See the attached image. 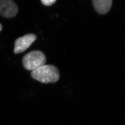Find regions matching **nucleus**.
Wrapping results in <instances>:
<instances>
[{
  "label": "nucleus",
  "mask_w": 125,
  "mask_h": 125,
  "mask_svg": "<svg viewBox=\"0 0 125 125\" xmlns=\"http://www.w3.org/2000/svg\"><path fill=\"white\" fill-rule=\"evenodd\" d=\"M43 5L46 6H50L55 2L56 0H41Z\"/></svg>",
  "instance_id": "nucleus-6"
},
{
  "label": "nucleus",
  "mask_w": 125,
  "mask_h": 125,
  "mask_svg": "<svg viewBox=\"0 0 125 125\" xmlns=\"http://www.w3.org/2000/svg\"><path fill=\"white\" fill-rule=\"evenodd\" d=\"M113 0H93L95 10L99 13L104 14L109 11L112 6Z\"/></svg>",
  "instance_id": "nucleus-5"
},
{
  "label": "nucleus",
  "mask_w": 125,
  "mask_h": 125,
  "mask_svg": "<svg viewBox=\"0 0 125 125\" xmlns=\"http://www.w3.org/2000/svg\"><path fill=\"white\" fill-rule=\"evenodd\" d=\"M46 57L42 52L33 51L23 57L22 64L26 70L34 71L45 65Z\"/></svg>",
  "instance_id": "nucleus-2"
},
{
  "label": "nucleus",
  "mask_w": 125,
  "mask_h": 125,
  "mask_svg": "<svg viewBox=\"0 0 125 125\" xmlns=\"http://www.w3.org/2000/svg\"><path fill=\"white\" fill-rule=\"evenodd\" d=\"M18 11L17 5L12 0H0V14L3 17H14Z\"/></svg>",
  "instance_id": "nucleus-4"
},
{
  "label": "nucleus",
  "mask_w": 125,
  "mask_h": 125,
  "mask_svg": "<svg viewBox=\"0 0 125 125\" xmlns=\"http://www.w3.org/2000/svg\"><path fill=\"white\" fill-rule=\"evenodd\" d=\"M2 29V26L1 25V24H0V31H1Z\"/></svg>",
  "instance_id": "nucleus-7"
},
{
  "label": "nucleus",
  "mask_w": 125,
  "mask_h": 125,
  "mask_svg": "<svg viewBox=\"0 0 125 125\" xmlns=\"http://www.w3.org/2000/svg\"><path fill=\"white\" fill-rule=\"evenodd\" d=\"M31 77L43 83H54L59 81L60 74L58 69L52 65H44L32 71Z\"/></svg>",
  "instance_id": "nucleus-1"
},
{
  "label": "nucleus",
  "mask_w": 125,
  "mask_h": 125,
  "mask_svg": "<svg viewBox=\"0 0 125 125\" xmlns=\"http://www.w3.org/2000/svg\"><path fill=\"white\" fill-rule=\"evenodd\" d=\"M36 39V35L33 34H29L17 39L15 42L14 53L18 54L24 52L30 46Z\"/></svg>",
  "instance_id": "nucleus-3"
}]
</instances>
